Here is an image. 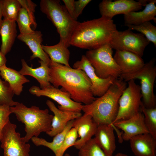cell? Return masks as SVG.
<instances>
[{"instance_id": "6da1fadb", "label": "cell", "mask_w": 156, "mask_h": 156, "mask_svg": "<svg viewBox=\"0 0 156 156\" xmlns=\"http://www.w3.org/2000/svg\"><path fill=\"white\" fill-rule=\"evenodd\" d=\"M49 67L50 83L57 88L61 86V89L69 93L73 100L87 105L95 99L91 82L84 71L51 60Z\"/></svg>"}, {"instance_id": "7a4b0ae2", "label": "cell", "mask_w": 156, "mask_h": 156, "mask_svg": "<svg viewBox=\"0 0 156 156\" xmlns=\"http://www.w3.org/2000/svg\"><path fill=\"white\" fill-rule=\"evenodd\" d=\"M118 31L113 20L104 17L80 22L72 36L71 45L95 49L109 44Z\"/></svg>"}, {"instance_id": "3957f363", "label": "cell", "mask_w": 156, "mask_h": 156, "mask_svg": "<svg viewBox=\"0 0 156 156\" xmlns=\"http://www.w3.org/2000/svg\"><path fill=\"white\" fill-rule=\"evenodd\" d=\"M127 87L126 83L122 78L116 79L103 95L96 98L89 104L83 105L82 109L84 113L92 116L98 126L109 125L113 126L119 141L122 140V133L113 123L117 116L119 98Z\"/></svg>"}, {"instance_id": "277c9868", "label": "cell", "mask_w": 156, "mask_h": 156, "mask_svg": "<svg viewBox=\"0 0 156 156\" xmlns=\"http://www.w3.org/2000/svg\"><path fill=\"white\" fill-rule=\"evenodd\" d=\"M10 110L18 121L25 125L26 134L22 139L25 142L33 137H38L42 132L46 133L51 128L53 115L49 113L47 109H41L36 106L29 107L18 102L15 106L10 107Z\"/></svg>"}, {"instance_id": "5b68a950", "label": "cell", "mask_w": 156, "mask_h": 156, "mask_svg": "<svg viewBox=\"0 0 156 156\" xmlns=\"http://www.w3.org/2000/svg\"><path fill=\"white\" fill-rule=\"evenodd\" d=\"M40 6L41 11L56 27L60 41L69 47L72 34L80 22L71 17L59 0H41Z\"/></svg>"}, {"instance_id": "8992f818", "label": "cell", "mask_w": 156, "mask_h": 156, "mask_svg": "<svg viewBox=\"0 0 156 156\" xmlns=\"http://www.w3.org/2000/svg\"><path fill=\"white\" fill-rule=\"evenodd\" d=\"M113 49L109 44L86 52V57L100 78L120 77L121 71L113 58Z\"/></svg>"}, {"instance_id": "52a82bcc", "label": "cell", "mask_w": 156, "mask_h": 156, "mask_svg": "<svg viewBox=\"0 0 156 156\" xmlns=\"http://www.w3.org/2000/svg\"><path fill=\"white\" fill-rule=\"evenodd\" d=\"M155 61V58H153L140 70L131 74H121L120 77L125 82L132 79L140 80L142 102L147 108L156 107V99L153 90L156 77Z\"/></svg>"}, {"instance_id": "ba28073f", "label": "cell", "mask_w": 156, "mask_h": 156, "mask_svg": "<svg viewBox=\"0 0 156 156\" xmlns=\"http://www.w3.org/2000/svg\"><path fill=\"white\" fill-rule=\"evenodd\" d=\"M128 81L127 87L119 98L118 112L113 124L118 120L129 118L141 111L142 96L140 86L135 80Z\"/></svg>"}, {"instance_id": "9c48e42d", "label": "cell", "mask_w": 156, "mask_h": 156, "mask_svg": "<svg viewBox=\"0 0 156 156\" xmlns=\"http://www.w3.org/2000/svg\"><path fill=\"white\" fill-rule=\"evenodd\" d=\"M16 127L9 120L3 129L0 142L3 156H30V145L23 140Z\"/></svg>"}, {"instance_id": "30bf717a", "label": "cell", "mask_w": 156, "mask_h": 156, "mask_svg": "<svg viewBox=\"0 0 156 156\" xmlns=\"http://www.w3.org/2000/svg\"><path fill=\"white\" fill-rule=\"evenodd\" d=\"M150 42L142 34L134 33L128 29L118 31L109 44L116 50L130 52L142 57Z\"/></svg>"}, {"instance_id": "8fae6325", "label": "cell", "mask_w": 156, "mask_h": 156, "mask_svg": "<svg viewBox=\"0 0 156 156\" xmlns=\"http://www.w3.org/2000/svg\"><path fill=\"white\" fill-rule=\"evenodd\" d=\"M29 91L37 96H45L53 99L59 105L58 108L62 111L77 112H81L82 111L81 103L72 99L68 92L53 85L42 89L34 86L30 88Z\"/></svg>"}, {"instance_id": "7c38bea8", "label": "cell", "mask_w": 156, "mask_h": 156, "mask_svg": "<svg viewBox=\"0 0 156 156\" xmlns=\"http://www.w3.org/2000/svg\"><path fill=\"white\" fill-rule=\"evenodd\" d=\"M73 68L82 70L85 73L91 82L92 92L94 97H99L103 95L116 79L113 77L103 79L98 76L85 55H82L80 60L74 63Z\"/></svg>"}, {"instance_id": "4fadbf2b", "label": "cell", "mask_w": 156, "mask_h": 156, "mask_svg": "<svg viewBox=\"0 0 156 156\" xmlns=\"http://www.w3.org/2000/svg\"><path fill=\"white\" fill-rule=\"evenodd\" d=\"M99 7L101 16L112 19L117 14L136 12L142 9V6L138 1L133 0H103Z\"/></svg>"}, {"instance_id": "5bb4252c", "label": "cell", "mask_w": 156, "mask_h": 156, "mask_svg": "<svg viewBox=\"0 0 156 156\" xmlns=\"http://www.w3.org/2000/svg\"><path fill=\"white\" fill-rule=\"evenodd\" d=\"M113 125L123 131L122 134L123 140L129 141L136 135L149 133L144 123V116L141 111L129 118L118 120Z\"/></svg>"}, {"instance_id": "9a60e30c", "label": "cell", "mask_w": 156, "mask_h": 156, "mask_svg": "<svg viewBox=\"0 0 156 156\" xmlns=\"http://www.w3.org/2000/svg\"><path fill=\"white\" fill-rule=\"evenodd\" d=\"M97 127L92 116L87 114L84 113L74 120L72 127L76 129L80 138L74 146L78 149L80 148L94 135Z\"/></svg>"}, {"instance_id": "2e32d148", "label": "cell", "mask_w": 156, "mask_h": 156, "mask_svg": "<svg viewBox=\"0 0 156 156\" xmlns=\"http://www.w3.org/2000/svg\"><path fill=\"white\" fill-rule=\"evenodd\" d=\"M46 103L50 110L54 114L51 123V128L46 133L51 137H54L63 130L70 121L81 116V112L62 111L50 100H47Z\"/></svg>"}, {"instance_id": "e0dca14e", "label": "cell", "mask_w": 156, "mask_h": 156, "mask_svg": "<svg viewBox=\"0 0 156 156\" xmlns=\"http://www.w3.org/2000/svg\"><path fill=\"white\" fill-rule=\"evenodd\" d=\"M113 58L120 70L121 74L134 73L142 68L145 64L141 57L129 51L116 50Z\"/></svg>"}, {"instance_id": "ac0fdd59", "label": "cell", "mask_w": 156, "mask_h": 156, "mask_svg": "<svg viewBox=\"0 0 156 156\" xmlns=\"http://www.w3.org/2000/svg\"><path fill=\"white\" fill-rule=\"evenodd\" d=\"M130 147L136 156H156V139L150 133H143L131 138Z\"/></svg>"}, {"instance_id": "d6986e66", "label": "cell", "mask_w": 156, "mask_h": 156, "mask_svg": "<svg viewBox=\"0 0 156 156\" xmlns=\"http://www.w3.org/2000/svg\"><path fill=\"white\" fill-rule=\"evenodd\" d=\"M42 34L40 31H34L29 34H20L17 38L26 44L31 50L32 55L30 57V60L38 58L49 65L50 59L42 47Z\"/></svg>"}, {"instance_id": "ffe728a7", "label": "cell", "mask_w": 156, "mask_h": 156, "mask_svg": "<svg viewBox=\"0 0 156 156\" xmlns=\"http://www.w3.org/2000/svg\"><path fill=\"white\" fill-rule=\"evenodd\" d=\"M115 129L109 125L98 126L94 135L95 140L104 152L109 156L113 155L116 148Z\"/></svg>"}, {"instance_id": "44dd1931", "label": "cell", "mask_w": 156, "mask_h": 156, "mask_svg": "<svg viewBox=\"0 0 156 156\" xmlns=\"http://www.w3.org/2000/svg\"><path fill=\"white\" fill-rule=\"evenodd\" d=\"M21 62L22 67L19 71L21 74L23 76L29 75L34 78L39 83L41 89L51 85L49 64L40 60L39 61L40 66L33 68L28 66L24 59H22Z\"/></svg>"}, {"instance_id": "7402d4cb", "label": "cell", "mask_w": 156, "mask_h": 156, "mask_svg": "<svg viewBox=\"0 0 156 156\" xmlns=\"http://www.w3.org/2000/svg\"><path fill=\"white\" fill-rule=\"evenodd\" d=\"M155 0L147 4L143 10L131 12L124 15L125 25H137L144 22L153 20L156 23V6Z\"/></svg>"}, {"instance_id": "603a6c76", "label": "cell", "mask_w": 156, "mask_h": 156, "mask_svg": "<svg viewBox=\"0 0 156 156\" xmlns=\"http://www.w3.org/2000/svg\"><path fill=\"white\" fill-rule=\"evenodd\" d=\"M0 75L9 84L14 94L19 95L23 91V85L30 82L19 71L5 65L0 68Z\"/></svg>"}, {"instance_id": "cb8c5ba5", "label": "cell", "mask_w": 156, "mask_h": 156, "mask_svg": "<svg viewBox=\"0 0 156 156\" xmlns=\"http://www.w3.org/2000/svg\"><path fill=\"white\" fill-rule=\"evenodd\" d=\"M16 21L3 19L0 29L1 44L0 51L5 55L11 50L17 36Z\"/></svg>"}, {"instance_id": "d4e9b609", "label": "cell", "mask_w": 156, "mask_h": 156, "mask_svg": "<svg viewBox=\"0 0 156 156\" xmlns=\"http://www.w3.org/2000/svg\"><path fill=\"white\" fill-rule=\"evenodd\" d=\"M42 47L51 61L70 67L69 64L70 52L68 47L62 42L60 41L55 45L50 46L42 45Z\"/></svg>"}, {"instance_id": "484cf974", "label": "cell", "mask_w": 156, "mask_h": 156, "mask_svg": "<svg viewBox=\"0 0 156 156\" xmlns=\"http://www.w3.org/2000/svg\"><path fill=\"white\" fill-rule=\"evenodd\" d=\"M74 120L69 121L63 131L54 137L51 142L38 137H34L31 139L36 146H44L51 149L55 155L57 154L67 132L72 127Z\"/></svg>"}, {"instance_id": "4316f807", "label": "cell", "mask_w": 156, "mask_h": 156, "mask_svg": "<svg viewBox=\"0 0 156 156\" xmlns=\"http://www.w3.org/2000/svg\"><path fill=\"white\" fill-rule=\"evenodd\" d=\"M3 19L16 21L21 8L18 0H0Z\"/></svg>"}, {"instance_id": "83f0119b", "label": "cell", "mask_w": 156, "mask_h": 156, "mask_svg": "<svg viewBox=\"0 0 156 156\" xmlns=\"http://www.w3.org/2000/svg\"><path fill=\"white\" fill-rule=\"evenodd\" d=\"M128 29L135 30L143 34L150 41L156 46V27L150 21H147L137 25H126Z\"/></svg>"}, {"instance_id": "f1b7e54d", "label": "cell", "mask_w": 156, "mask_h": 156, "mask_svg": "<svg viewBox=\"0 0 156 156\" xmlns=\"http://www.w3.org/2000/svg\"><path fill=\"white\" fill-rule=\"evenodd\" d=\"M140 110L144 116V123L149 133L156 139V107L146 108L142 103Z\"/></svg>"}, {"instance_id": "f546056e", "label": "cell", "mask_w": 156, "mask_h": 156, "mask_svg": "<svg viewBox=\"0 0 156 156\" xmlns=\"http://www.w3.org/2000/svg\"><path fill=\"white\" fill-rule=\"evenodd\" d=\"M78 150L79 156H109L99 146L94 138L88 140Z\"/></svg>"}, {"instance_id": "4dcf8cb0", "label": "cell", "mask_w": 156, "mask_h": 156, "mask_svg": "<svg viewBox=\"0 0 156 156\" xmlns=\"http://www.w3.org/2000/svg\"><path fill=\"white\" fill-rule=\"evenodd\" d=\"M16 21L18 24L20 34H29L34 31L31 27L32 24L30 16L24 8L21 7L20 9Z\"/></svg>"}, {"instance_id": "1f68e13d", "label": "cell", "mask_w": 156, "mask_h": 156, "mask_svg": "<svg viewBox=\"0 0 156 156\" xmlns=\"http://www.w3.org/2000/svg\"><path fill=\"white\" fill-rule=\"evenodd\" d=\"M14 94L9 84L0 78V105H7L10 107L15 106L18 102L13 100Z\"/></svg>"}, {"instance_id": "d6a6232c", "label": "cell", "mask_w": 156, "mask_h": 156, "mask_svg": "<svg viewBox=\"0 0 156 156\" xmlns=\"http://www.w3.org/2000/svg\"><path fill=\"white\" fill-rule=\"evenodd\" d=\"M78 135L76 129L72 127L66 134L60 149L55 156H64L66 150L70 147L74 146Z\"/></svg>"}, {"instance_id": "836d02e7", "label": "cell", "mask_w": 156, "mask_h": 156, "mask_svg": "<svg viewBox=\"0 0 156 156\" xmlns=\"http://www.w3.org/2000/svg\"><path fill=\"white\" fill-rule=\"evenodd\" d=\"M21 7L25 9L27 12L31 19L32 24L36 28L37 24L35 21L34 13L36 5L30 0H18Z\"/></svg>"}, {"instance_id": "e575fe53", "label": "cell", "mask_w": 156, "mask_h": 156, "mask_svg": "<svg viewBox=\"0 0 156 156\" xmlns=\"http://www.w3.org/2000/svg\"><path fill=\"white\" fill-rule=\"evenodd\" d=\"M11 114L10 106L0 105V139L4 127L10 120L9 116Z\"/></svg>"}, {"instance_id": "d590c367", "label": "cell", "mask_w": 156, "mask_h": 156, "mask_svg": "<svg viewBox=\"0 0 156 156\" xmlns=\"http://www.w3.org/2000/svg\"><path fill=\"white\" fill-rule=\"evenodd\" d=\"M91 0H79L75 1V19H77L86 5L90 3Z\"/></svg>"}, {"instance_id": "8d00e7d4", "label": "cell", "mask_w": 156, "mask_h": 156, "mask_svg": "<svg viewBox=\"0 0 156 156\" xmlns=\"http://www.w3.org/2000/svg\"><path fill=\"white\" fill-rule=\"evenodd\" d=\"M65 7L71 17L75 19V1L74 0H62Z\"/></svg>"}, {"instance_id": "74e56055", "label": "cell", "mask_w": 156, "mask_h": 156, "mask_svg": "<svg viewBox=\"0 0 156 156\" xmlns=\"http://www.w3.org/2000/svg\"><path fill=\"white\" fill-rule=\"evenodd\" d=\"M6 62L5 55H3L0 51V68L6 65Z\"/></svg>"}, {"instance_id": "f35d334b", "label": "cell", "mask_w": 156, "mask_h": 156, "mask_svg": "<svg viewBox=\"0 0 156 156\" xmlns=\"http://www.w3.org/2000/svg\"><path fill=\"white\" fill-rule=\"evenodd\" d=\"M3 15L1 8L0 7V29L3 21L2 19Z\"/></svg>"}, {"instance_id": "ab89813d", "label": "cell", "mask_w": 156, "mask_h": 156, "mask_svg": "<svg viewBox=\"0 0 156 156\" xmlns=\"http://www.w3.org/2000/svg\"><path fill=\"white\" fill-rule=\"evenodd\" d=\"M115 156H128L125 154L122 153H117Z\"/></svg>"}, {"instance_id": "60d3db41", "label": "cell", "mask_w": 156, "mask_h": 156, "mask_svg": "<svg viewBox=\"0 0 156 156\" xmlns=\"http://www.w3.org/2000/svg\"><path fill=\"white\" fill-rule=\"evenodd\" d=\"M64 156H73L70 155V154L68 153H66L64 155Z\"/></svg>"}]
</instances>
